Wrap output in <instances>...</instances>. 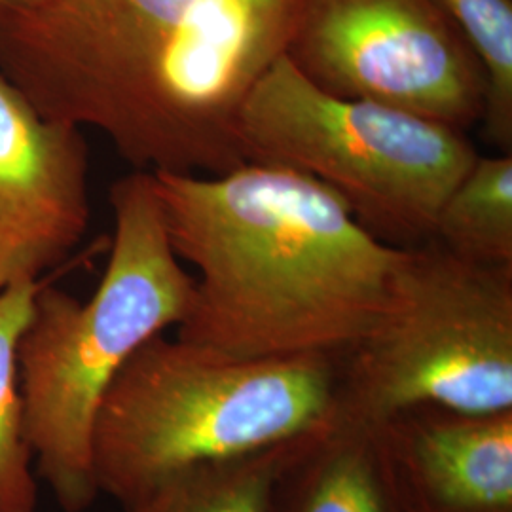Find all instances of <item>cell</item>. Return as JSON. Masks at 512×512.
Here are the masks:
<instances>
[{
	"mask_svg": "<svg viewBox=\"0 0 512 512\" xmlns=\"http://www.w3.org/2000/svg\"><path fill=\"white\" fill-rule=\"evenodd\" d=\"M298 0H50L0 18V74L44 116L101 131L148 173L245 164L238 116Z\"/></svg>",
	"mask_w": 512,
	"mask_h": 512,
	"instance_id": "cell-1",
	"label": "cell"
},
{
	"mask_svg": "<svg viewBox=\"0 0 512 512\" xmlns=\"http://www.w3.org/2000/svg\"><path fill=\"white\" fill-rule=\"evenodd\" d=\"M152 179L175 255L198 270L179 340L232 359L344 355L387 308L403 249L325 184L255 162Z\"/></svg>",
	"mask_w": 512,
	"mask_h": 512,
	"instance_id": "cell-2",
	"label": "cell"
},
{
	"mask_svg": "<svg viewBox=\"0 0 512 512\" xmlns=\"http://www.w3.org/2000/svg\"><path fill=\"white\" fill-rule=\"evenodd\" d=\"M114 236L97 291L80 302L42 285L18 349L23 433L63 512H86L93 480V425L110 384L150 338L179 327L194 304L167 232L154 179L133 171L110 188Z\"/></svg>",
	"mask_w": 512,
	"mask_h": 512,
	"instance_id": "cell-3",
	"label": "cell"
},
{
	"mask_svg": "<svg viewBox=\"0 0 512 512\" xmlns=\"http://www.w3.org/2000/svg\"><path fill=\"white\" fill-rule=\"evenodd\" d=\"M336 420L340 355L232 359L158 334L103 397L93 480L126 509L183 469L300 439Z\"/></svg>",
	"mask_w": 512,
	"mask_h": 512,
	"instance_id": "cell-4",
	"label": "cell"
},
{
	"mask_svg": "<svg viewBox=\"0 0 512 512\" xmlns=\"http://www.w3.org/2000/svg\"><path fill=\"white\" fill-rule=\"evenodd\" d=\"M238 147L243 162L325 184L366 232L397 249L433 239L442 203L480 156L465 131L315 88L285 55L239 110Z\"/></svg>",
	"mask_w": 512,
	"mask_h": 512,
	"instance_id": "cell-5",
	"label": "cell"
},
{
	"mask_svg": "<svg viewBox=\"0 0 512 512\" xmlns=\"http://www.w3.org/2000/svg\"><path fill=\"white\" fill-rule=\"evenodd\" d=\"M512 410V264L437 241L403 249L376 325L340 355V418L374 425L412 404Z\"/></svg>",
	"mask_w": 512,
	"mask_h": 512,
	"instance_id": "cell-6",
	"label": "cell"
},
{
	"mask_svg": "<svg viewBox=\"0 0 512 512\" xmlns=\"http://www.w3.org/2000/svg\"><path fill=\"white\" fill-rule=\"evenodd\" d=\"M285 57L323 92L465 131L484 118L488 78L435 0H298Z\"/></svg>",
	"mask_w": 512,
	"mask_h": 512,
	"instance_id": "cell-7",
	"label": "cell"
},
{
	"mask_svg": "<svg viewBox=\"0 0 512 512\" xmlns=\"http://www.w3.org/2000/svg\"><path fill=\"white\" fill-rule=\"evenodd\" d=\"M82 128L44 116L0 74V291L61 264L90 224Z\"/></svg>",
	"mask_w": 512,
	"mask_h": 512,
	"instance_id": "cell-8",
	"label": "cell"
},
{
	"mask_svg": "<svg viewBox=\"0 0 512 512\" xmlns=\"http://www.w3.org/2000/svg\"><path fill=\"white\" fill-rule=\"evenodd\" d=\"M370 431L395 512H512V410L412 404Z\"/></svg>",
	"mask_w": 512,
	"mask_h": 512,
	"instance_id": "cell-9",
	"label": "cell"
},
{
	"mask_svg": "<svg viewBox=\"0 0 512 512\" xmlns=\"http://www.w3.org/2000/svg\"><path fill=\"white\" fill-rule=\"evenodd\" d=\"M270 512H395L370 427L340 418L300 440L275 478Z\"/></svg>",
	"mask_w": 512,
	"mask_h": 512,
	"instance_id": "cell-10",
	"label": "cell"
},
{
	"mask_svg": "<svg viewBox=\"0 0 512 512\" xmlns=\"http://www.w3.org/2000/svg\"><path fill=\"white\" fill-rule=\"evenodd\" d=\"M302 439L183 469L167 476L124 511L270 512L275 478Z\"/></svg>",
	"mask_w": 512,
	"mask_h": 512,
	"instance_id": "cell-11",
	"label": "cell"
},
{
	"mask_svg": "<svg viewBox=\"0 0 512 512\" xmlns=\"http://www.w3.org/2000/svg\"><path fill=\"white\" fill-rule=\"evenodd\" d=\"M433 241L471 262L512 264V152L476 158L442 203Z\"/></svg>",
	"mask_w": 512,
	"mask_h": 512,
	"instance_id": "cell-12",
	"label": "cell"
},
{
	"mask_svg": "<svg viewBox=\"0 0 512 512\" xmlns=\"http://www.w3.org/2000/svg\"><path fill=\"white\" fill-rule=\"evenodd\" d=\"M44 283L18 281L0 291V512H37L33 454L23 433L18 349Z\"/></svg>",
	"mask_w": 512,
	"mask_h": 512,
	"instance_id": "cell-13",
	"label": "cell"
},
{
	"mask_svg": "<svg viewBox=\"0 0 512 512\" xmlns=\"http://www.w3.org/2000/svg\"><path fill=\"white\" fill-rule=\"evenodd\" d=\"M458 23L486 78L484 131L499 152H512V0H435Z\"/></svg>",
	"mask_w": 512,
	"mask_h": 512,
	"instance_id": "cell-14",
	"label": "cell"
},
{
	"mask_svg": "<svg viewBox=\"0 0 512 512\" xmlns=\"http://www.w3.org/2000/svg\"><path fill=\"white\" fill-rule=\"evenodd\" d=\"M46 2H50V0H0V18L25 12V10H33Z\"/></svg>",
	"mask_w": 512,
	"mask_h": 512,
	"instance_id": "cell-15",
	"label": "cell"
}]
</instances>
